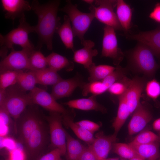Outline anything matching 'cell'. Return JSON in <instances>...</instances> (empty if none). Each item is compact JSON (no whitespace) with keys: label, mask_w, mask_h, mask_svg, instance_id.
<instances>
[{"label":"cell","mask_w":160,"mask_h":160,"mask_svg":"<svg viewBox=\"0 0 160 160\" xmlns=\"http://www.w3.org/2000/svg\"><path fill=\"white\" fill-rule=\"evenodd\" d=\"M8 126L0 124V136L2 137L5 135L8 132Z\"/></svg>","instance_id":"cell-47"},{"label":"cell","mask_w":160,"mask_h":160,"mask_svg":"<svg viewBox=\"0 0 160 160\" xmlns=\"http://www.w3.org/2000/svg\"><path fill=\"white\" fill-rule=\"evenodd\" d=\"M116 137L113 134L109 135H105L102 131L95 134L92 143L88 145H90L97 160H104L106 158L113 144L115 143Z\"/></svg>","instance_id":"cell-14"},{"label":"cell","mask_w":160,"mask_h":160,"mask_svg":"<svg viewBox=\"0 0 160 160\" xmlns=\"http://www.w3.org/2000/svg\"><path fill=\"white\" fill-rule=\"evenodd\" d=\"M82 45V48L73 51V59L74 62L83 65L87 69L94 63L92 58L97 55L98 52L97 49H93L95 43L91 40H85Z\"/></svg>","instance_id":"cell-19"},{"label":"cell","mask_w":160,"mask_h":160,"mask_svg":"<svg viewBox=\"0 0 160 160\" xmlns=\"http://www.w3.org/2000/svg\"><path fill=\"white\" fill-rule=\"evenodd\" d=\"M29 93L33 104L39 105L50 112L63 114L71 111L66 109L58 103L51 94L44 89L36 87Z\"/></svg>","instance_id":"cell-11"},{"label":"cell","mask_w":160,"mask_h":160,"mask_svg":"<svg viewBox=\"0 0 160 160\" xmlns=\"http://www.w3.org/2000/svg\"><path fill=\"white\" fill-rule=\"evenodd\" d=\"M120 160H125V159H121Z\"/></svg>","instance_id":"cell-53"},{"label":"cell","mask_w":160,"mask_h":160,"mask_svg":"<svg viewBox=\"0 0 160 160\" xmlns=\"http://www.w3.org/2000/svg\"><path fill=\"white\" fill-rule=\"evenodd\" d=\"M10 116L4 107H0V124L8 126L11 121Z\"/></svg>","instance_id":"cell-42"},{"label":"cell","mask_w":160,"mask_h":160,"mask_svg":"<svg viewBox=\"0 0 160 160\" xmlns=\"http://www.w3.org/2000/svg\"><path fill=\"white\" fill-rule=\"evenodd\" d=\"M96 96L92 95L88 98L71 100L65 103V104L72 108L84 111L94 110L103 113H105L107 111L106 109L97 102Z\"/></svg>","instance_id":"cell-21"},{"label":"cell","mask_w":160,"mask_h":160,"mask_svg":"<svg viewBox=\"0 0 160 160\" xmlns=\"http://www.w3.org/2000/svg\"><path fill=\"white\" fill-rule=\"evenodd\" d=\"M79 160H97L89 145L86 147L80 155Z\"/></svg>","instance_id":"cell-41"},{"label":"cell","mask_w":160,"mask_h":160,"mask_svg":"<svg viewBox=\"0 0 160 160\" xmlns=\"http://www.w3.org/2000/svg\"><path fill=\"white\" fill-rule=\"evenodd\" d=\"M153 127L154 129L160 132V118L154 121L153 124Z\"/></svg>","instance_id":"cell-48"},{"label":"cell","mask_w":160,"mask_h":160,"mask_svg":"<svg viewBox=\"0 0 160 160\" xmlns=\"http://www.w3.org/2000/svg\"><path fill=\"white\" fill-rule=\"evenodd\" d=\"M83 1L86 3L91 4V5L93 4L95 1L93 0H84Z\"/></svg>","instance_id":"cell-50"},{"label":"cell","mask_w":160,"mask_h":160,"mask_svg":"<svg viewBox=\"0 0 160 160\" xmlns=\"http://www.w3.org/2000/svg\"><path fill=\"white\" fill-rule=\"evenodd\" d=\"M158 142L143 144H137L131 142L129 144L145 160H156L160 156Z\"/></svg>","instance_id":"cell-23"},{"label":"cell","mask_w":160,"mask_h":160,"mask_svg":"<svg viewBox=\"0 0 160 160\" xmlns=\"http://www.w3.org/2000/svg\"><path fill=\"white\" fill-rule=\"evenodd\" d=\"M149 17L151 19L160 23V3H157Z\"/></svg>","instance_id":"cell-43"},{"label":"cell","mask_w":160,"mask_h":160,"mask_svg":"<svg viewBox=\"0 0 160 160\" xmlns=\"http://www.w3.org/2000/svg\"><path fill=\"white\" fill-rule=\"evenodd\" d=\"M33 71L36 75L37 84L53 86L62 79L57 71L49 67Z\"/></svg>","instance_id":"cell-27"},{"label":"cell","mask_w":160,"mask_h":160,"mask_svg":"<svg viewBox=\"0 0 160 160\" xmlns=\"http://www.w3.org/2000/svg\"><path fill=\"white\" fill-rule=\"evenodd\" d=\"M6 96L3 107L7 111L14 121V128L16 131L18 119L28 106L33 105L29 93L21 88L16 84L6 89Z\"/></svg>","instance_id":"cell-4"},{"label":"cell","mask_w":160,"mask_h":160,"mask_svg":"<svg viewBox=\"0 0 160 160\" xmlns=\"http://www.w3.org/2000/svg\"><path fill=\"white\" fill-rule=\"evenodd\" d=\"M125 93L118 97L119 104L117 114L112 124L114 130L113 134L116 136L130 115L126 101Z\"/></svg>","instance_id":"cell-25"},{"label":"cell","mask_w":160,"mask_h":160,"mask_svg":"<svg viewBox=\"0 0 160 160\" xmlns=\"http://www.w3.org/2000/svg\"><path fill=\"white\" fill-rule=\"evenodd\" d=\"M129 160H145V159L140 156L134 157Z\"/></svg>","instance_id":"cell-49"},{"label":"cell","mask_w":160,"mask_h":160,"mask_svg":"<svg viewBox=\"0 0 160 160\" xmlns=\"http://www.w3.org/2000/svg\"><path fill=\"white\" fill-rule=\"evenodd\" d=\"M160 140L159 137L153 132L145 131L139 133L131 142L137 144H143Z\"/></svg>","instance_id":"cell-37"},{"label":"cell","mask_w":160,"mask_h":160,"mask_svg":"<svg viewBox=\"0 0 160 160\" xmlns=\"http://www.w3.org/2000/svg\"><path fill=\"white\" fill-rule=\"evenodd\" d=\"M85 83L79 75L70 79H62L53 86L51 94L56 100L69 97L76 88L81 89Z\"/></svg>","instance_id":"cell-13"},{"label":"cell","mask_w":160,"mask_h":160,"mask_svg":"<svg viewBox=\"0 0 160 160\" xmlns=\"http://www.w3.org/2000/svg\"><path fill=\"white\" fill-rule=\"evenodd\" d=\"M157 104L158 106H159V108H160V103L159 102H158Z\"/></svg>","instance_id":"cell-52"},{"label":"cell","mask_w":160,"mask_h":160,"mask_svg":"<svg viewBox=\"0 0 160 160\" xmlns=\"http://www.w3.org/2000/svg\"><path fill=\"white\" fill-rule=\"evenodd\" d=\"M145 89L147 96L154 100L160 96V83L154 79L147 83Z\"/></svg>","instance_id":"cell-38"},{"label":"cell","mask_w":160,"mask_h":160,"mask_svg":"<svg viewBox=\"0 0 160 160\" xmlns=\"http://www.w3.org/2000/svg\"><path fill=\"white\" fill-rule=\"evenodd\" d=\"M115 30L109 26L104 27L101 56L111 58L113 64L117 66L122 60L124 54L118 47Z\"/></svg>","instance_id":"cell-9"},{"label":"cell","mask_w":160,"mask_h":160,"mask_svg":"<svg viewBox=\"0 0 160 160\" xmlns=\"http://www.w3.org/2000/svg\"><path fill=\"white\" fill-rule=\"evenodd\" d=\"M12 160H23L24 156L22 152L18 149L12 150L11 153Z\"/></svg>","instance_id":"cell-45"},{"label":"cell","mask_w":160,"mask_h":160,"mask_svg":"<svg viewBox=\"0 0 160 160\" xmlns=\"http://www.w3.org/2000/svg\"><path fill=\"white\" fill-rule=\"evenodd\" d=\"M47 139V130L43 123L33 132L24 145L29 156L34 158L39 154L45 147Z\"/></svg>","instance_id":"cell-12"},{"label":"cell","mask_w":160,"mask_h":160,"mask_svg":"<svg viewBox=\"0 0 160 160\" xmlns=\"http://www.w3.org/2000/svg\"><path fill=\"white\" fill-rule=\"evenodd\" d=\"M66 140L67 158L68 160H79L81 154L86 148L65 131Z\"/></svg>","instance_id":"cell-28"},{"label":"cell","mask_w":160,"mask_h":160,"mask_svg":"<svg viewBox=\"0 0 160 160\" xmlns=\"http://www.w3.org/2000/svg\"><path fill=\"white\" fill-rule=\"evenodd\" d=\"M66 4L59 10L65 13L69 17L73 32L74 37H77L82 44L85 41L84 36L88 30L94 19L93 14L84 13L80 11L76 4L67 0Z\"/></svg>","instance_id":"cell-5"},{"label":"cell","mask_w":160,"mask_h":160,"mask_svg":"<svg viewBox=\"0 0 160 160\" xmlns=\"http://www.w3.org/2000/svg\"><path fill=\"white\" fill-rule=\"evenodd\" d=\"M74 115L73 110L68 113L62 114L63 123L67 128H70L79 139L88 145H91L95 139L93 134L74 122Z\"/></svg>","instance_id":"cell-20"},{"label":"cell","mask_w":160,"mask_h":160,"mask_svg":"<svg viewBox=\"0 0 160 160\" xmlns=\"http://www.w3.org/2000/svg\"><path fill=\"white\" fill-rule=\"evenodd\" d=\"M152 114L145 106L140 103L134 112L128 126L129 134L132 135L142 130L152 119Z\"/></svg>","instance_id":"cell-16"},{"label":"cell","mask_w":160,"mask_h":160,"mask_svg":"<svg viewBox=\"0 0 160 160\" xmlns=\"http://www.w3.org/2000/svg\"><path fill=\"white\" fill-rule=\"evenodd\" d=\"M61 114L57 112H50L49 116L44 117L49 124L51 147L53 149H59L63 155L66 152V140L65 130L62 126Z\"/></svg>","instance_id":"cell-8"},{"label":"cell","mask_w":160,"mask_h":160,"mask_svg":"<svg viewBox=\"0 0 160 160\" xmlns=\"http://www.w3.org/2000/svg\"><path fill=\"white\" fill-rule=\"evenodd\" d=\"M76 123L93 134L97 131L100 127L99 124L87 120H82Z\"/></svg>","instance_id":"cell-39"},{"label":"cell","mask_w":160,"mask_h":160,"mask_svg":"<svg viewBox=\"0 0 160 160\" xmlns=\"http://www.w3.org/2000/svg\"><path fill=\"white\" fill-rule=\"evenodd\" d=\"M116 15L122 28L127 32L131 27L132 10L130 6L122 0H117Z\"/></svg>","instance_id":"cell-24"},{"label":"cell","mask_w":160,"mask_h":160,"mask_svg":"<svg viewBox=\"0 0 160 160\" xmlns=\"http://www.w3.org/2000/svg\"><path fill=\"white\" fill-rule=\"evenodd\" d=\"M61 155L60 151L58 148H55L42 156L39 160H59Z\"/></svg>","instance_id":"cell-40"},{"label":"cell","mask_w":160,"mask_h":160,"mask_svg":"<svg viewBox=\"0 0 160 160\" xmlns=\"http://www.w3.org/2000/svg\"><path fill=\"white\" fill-rule=\"evenodd\" d=\"M31 52L23 49L11 50L10 53L0 62V73L7 71L31 70L29 57Z\"/></svg>","instance_id":"cell-10"},{"label":"cell","mask_w":160,"mask_h":160,"mask_svg":"<svg viewBox=\"0 0 160 160\" xmlns=\"http://www.w3.org/2000/svg\"><path fill=\"white\" fill-rule=\"evenodd\" d=\"M154 56L150 48L139 42L129 55L130 65L136 71L147 77L152 78L159 68Z\"/></svg>","instance_id":"cell-3"},{"label":"cell","mask_w":160,"mask_h":160,"mask_svg":"<svg viewBox=\"0 0 160 160\" xmlns=\"http://www.w3.org/2000/svg\"></svg>","instance_id":"cell-56"},{"label":"cell","mask_w":160,"mask_h":160,"mask_svg":"<svg viewBox=\"0 0 160 160\" xmlns=\"http://www.w3.org/2000/svg\"><path fill=\"white\" fill-rule=\"evenodd\" d=\"M17 84L21 88L26 92L30 91L33 90L37 84L34 71H20Z\"/></svg>","instance_id":"cell-30"},{"label":"cell","mask_w":160,"mask_h":160,"mask_svg":"<svg viewBox=\"0 0 160 160\" xmlns=\"http://www.w3.org/2000/svg\"><path fill=\"white\" fill-rule=\"evenodd\" d=\"M111 150L113 153L124 159H130L140 156L129 143L115 142L113 144Z\"/></svg>","instance_id":"cell-31"},{"label":"cell","mask_w":160,"mask_h":160,"mask_svg":"<svg viewBox=\"0 0 160 160\" xmlns=\"http://www.w3.org/2000/svg\"><path fill=\"white\" fill-rule=\"evenodd\" d=\"M159 160H160V159H159Z\"/></svg>","instance_id":"cell-55"},{"label":"cell","mask_w":160,"mask_h":160,"mask_svg":"<svg viewBox=\"0 0 160 160\" xmlns=\"http://www.w3.org/2000/svg\"><path fill=\"white\" fill-rule=\"evenodd\" d=\"M59 160H62L60 158L59 159Z\"/></svg>","instance_id":"cell-54"},{"label":"cell","mask_w":160,"mask_h":160,"mask_svg":"<svg viewBox=\"0 0 160 160\" xmlns=\"http://www.w3.org/2000/svg\"><path fill=\"white\" fill-rule=\"evenodd\" d=\"M0 145L1 148L5 146L9 149L13 150L15 147V144L12 140L9 139H2L1 137Z\"/></svg>","instance_id":"cell-44"},{"label":"cell","mask_w":160,"mask_h":160,"mask_svg":"<svg viewBox=\"0 0 160 160\" xmlns=\"http://www.w3.org/2000/svg\"><path fill=\"white\" fill-rule=\"evenodd\" d=\"M6 18L14 20L25 16V12L31 9V4L25 0H1Z\"/></svg>","instance_id":"cell-18"},{"label":"cell","mask_w":160,"mask_h":160,"mask_svg":"<svg viewBox=\"0 0 160 160\" xmlns=\"http://www.w3.org/2000/svg\"><path fill=\"white\" fill-rule=\"evenodd\" d=\"M29 61L31 71L43 69L47 68L48 65L46 57L39 49H35L31 53Z\"/></svg>","instance_id":"cell-32"},{"label":"cell","mask_w":160,"mask_h":160,"mask_svg":"<svg viewBox=\"0 0 160 160\" xmlns=\"http://www.w3.org/2000/svg\"><path fill=\"white\" fill-rule=\"evenodd\" d=\"M127 71L126 68L117 66L113 72L101 81L108 90L113 84L126 76Z\"/></svg>","instance_id":"cell-34"},{"label":"cell","mask_w":160,"mask_h":160,"mask_svg":"<svg viewBox=\"0 0 160 160\" xmlns=\"http://www.w3.org/2000/svg\"><path fill=\"white\" fill-rule=\"evenodd\" d=\"M49 67L57 71L63 68L66 71H72L74 68L73 63L65 57L55 52H52L46 57Z\"/></svg>","instance_id":"cell-26"},{"label":"cell","mask_w":160,"mask_h":160,"mask_svg":"<svg viewBox=\"0 0 160 160\" xmlns=\"http://www.w3.org/2000/svg\"><path fill=\"white\" fill-rule=\"evenodd\" d=\"M60 2L58 0H51L41 4L34 0L32 2L31 9L38 18L37 24L34 27L35 33L38 36L37 48L39 49L44 45L48 49H52L54 34L61 24L57 16Z\"/></svg>","instance_id":"cell-1"},{"label":"cell","mask_w":160,"mask_h":160,"mask_svg":"<svg viewBox=\"0 0 160 160\" xmlns=\"http://www.w3.org/2000/svg\"><path fill=\"white\" fill-rule=\"evenodd\" d=\"M30 105L26 108L17 120L16 133L24 145L33 132L43 123L39 110Z\"/></svg>","instance_id":"cell-6"},{"label":"cell","mask_w":160,"mask_h":160,"mask_svg":"<svg viewBox=\"0 0 160 160\" xmlns=\"http://www.w3.org/2000/svg\"><path fill=\"white\" fill-rule=\"evenodd\" d=\"M81 89L82 95L84 96H87L89 93L97 96L107 90L101 81L85 83Z\"/></svg>","instance_id":"cell-33"},{"label":"cell","mask_w":160,"mask_h":160,"mask_svg":"<svg viewBox=\"0 0 160 160\" xmlns=\"http://www.w3.org/2000/svg\"><path fill=\"white\" fill-rule=\"evenodd\" d=\"M146 83V80L142 77H137L131 79L125 93L126 101L130 114L134 111L140 103V97Z\"/></svg>","instance_id":"cell-15"},{"label":"cell","mask_w":160,"mask_h":160,"mask_svg":"<svg viewBox=\"0 0 160 160\" xmlns=\"http://www.w3.org/2000/svg\"><path fill=\"white\" fill-rule=\"evenodd\" d=\"M127 37L146 45L151 50L154 56L160 58V27L137 34L127 35Z\"/></svg>","instance_id":"cell-17"},{"label":"cell","mask_w":160,"mask_h":160,"mask_svg":"<svg viewBox=\"0 0 160 160\" xmlns=\"http://www.w3.org/2000/svg\"><path fill=\"white\" fill-rule=\"evenodd\" d=\"M19 24L16 28L7 34H0L1 56L6 57L9 49H13L15 45H19L23 49L31 52L35 49L29 40V34L35 32L34 26L30 25L26 21L25 15L19 19Z\"/></svg>","instance_id":"cell-2"},{"label":"cell","mask_w":160,"mask_h":160,"mask_svg":"<svg viewBox=\"0 0 160 160\" xmlns=\"http://www.w3.org/2000/svg\"><path fill=\"white\" fill-rule=\"evenodd\" d=\"M56 32L59 35L65 47L74 51L73 37L74 36L70 20L67 15L64 16L63 22L58 27Z\"/></svg>","instance_id":"cell-22"},{"label":"cell","mask_w":160,"mask_h":160,"mask_svg":"<svg viewBox=\"0 0 160 160\" xmlns=\"http://www.w3.org/2000/svg\"><path fill=\"white\" fill-rule=\"evenodd\" d=\"M6 89H0V106L3 105L5 99Z\"/></svg>","instance_id":"cell-46"},{"label":"cell","mask_w":160,"mask_h":160,"mask_svg":"<svg viewBox=\"0 0 160 160\" xmlns=\"http://www.w3.org/2000/svg\"><path fill=\"white\" fill-rule=\"evenodd\" d=\"M19 71H7L0 75V89H6L17 83Z\"/></svg>","instance_id":"cell-35"},{"label":"cell","mask_w":160,"mask_h":160,"mask_svg":"<svg viewBox=\"0 0 160 160\" xmlns=\"http://www.w3.org/2000/svg\"><path fill=\"white\" fill-rule=\"evenodd\" d=\"M115 68L108 65H96L93 63L87 69L89 74L88 80L89 82L102 81L113 72Z\"/></svg>","instance_id":"cell-29"},{"label":"cell","mask_w":160,"mask_h":160,"mask_svg":"<svg viewBox=\"0 0 160 160\" xmlns=\"http://www.w3.org/2000/svg\"><path fill=\"white\" fill-rule=\"evenodd\" d=\"M131 80V79L125 76L113 84L108 91L111 95L119 97L126 92Z\"/></svg>","instance_id":"cell-36"},{"label":"cell","mask_w":160,"mask_h":160,"mask_svg":"<svg viewBox=\"0 0 160 160\" xmlns=\"http://www.w3.org/2000/svg\"><path fill=\"white\" fill-rule=\"evenodd\" d=\"M104 160H119L118 157H114L109 158H106Z\"/></svg>","instance_id":"cell-51"},{"label":"cell","mask_w":160,"mask_h":160,"mask_svg":"<svg viewBox=\"0 0 160 160\" xmlns=\"http://www.w3.org/2000/svg\"><path fill=\"white\" fill-rule=\"evenodd\" d=\"M117 1L116 0H95V4L91 5L89 9L95 18L105 25L111 27L115 30H121L122 28L114 11Z\"/></svg>","instance_id":"cell-7"}]
</instances>
